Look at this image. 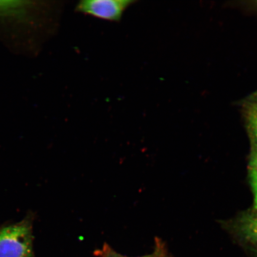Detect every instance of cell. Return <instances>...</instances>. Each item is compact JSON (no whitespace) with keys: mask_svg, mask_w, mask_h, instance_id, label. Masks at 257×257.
<instances>
[{"mask_svg":"<svg viewBox=\"0 0 257 257\" xmlns=\"http://www.w3.org/2000/svg\"><path fill=\"white\" fill-rule=\"evenodd\" d=\"M32 227L27 221L0 230V257H32Z\"/></svg>","mask_w":257,"mask_h":257,"instance_id":"cell-1","label":"cell"},{"mask_svg":"<svg viewBox=\"0 0 257 257\" xmlns=\"http://www.w3.org/2000/svg\"><path fill=\"white\" fill-rule=\"evenodd\" d=\"M137 2L135 0H82L75 11L106 21L118 22L124 12Z\"/></svg>","mask_w":257,"mask_h":257,"instance_id":"cell-2","label":"cell"},{"mask_svg":"<svg viewBox=\"0 0 257 257\" xmlns=\"http://www.w3.org/2000/svg\"><path fill=\"white\" fill-rule=\"evenodd\" d=\"M238 228L244 238L257 242V208L243 215L239 221Z\"/></svg>","mask_w":257,"mask_h":257,"instance_id":"cell-3","label":"cell"},{"mask_svg":"<svg viewBox=\"0 0 257 257\" xmlns=\"http://www.w3.org/2000/svg\"><path fill=\"white\" fill-rule=\"evenodd\" d=\"M26 1H0V16L18 18L25 16L32 6Z\"/></svg>","mask_w":257,"mask_h":257,"instance_id":"cell-4","label":"cell"},{"mask_svg":"<svg viewBox=\"0 0 257 257\" xmlns=\"http://www.w3.org/2000/svg\"><path fill=\"white\" fill-rule=\"evenodd\" d=\"M249 173L253 194V206L257 208V146L254 144L249 161Z\"/></svg>","mask_w":257,"mask_h":257,"instance_id":"cell-5","label":"cell"},{"mask_svg":"<svg viewBox=\"0 0 257 257\" xmlns=\"http://www.w3.org/2000/svg\"><path fill=\"white\" fill-rule=\"evenodd\" d=\"M247 124L253 144L257 146V104L251 102L246 108Z\"/></svg>","mask_w":257,"mask_h":257,"instance_id":"cell-6","label":"cell"},{"mask_svg":"<svg viewBox=\"0 0 257 257\" xmlns=\"http://www.w3.org/2000/svg\"><path fill=\"white\" fill-rule=\"evenodd\" d=\"M255 99L254 101L253 102H255V103L257 104V92L256 93L255 95H254Z\"/></svg>","mask_w":257,"mask_h":257,"instance_id":"cell-7","label":"cell"},{"mask_svg":"<svg viewBox=\"0 0 257 257\" xmlns=\"http://www.w3.org/2000/svg\"><path fill=\"white\" fill-rule=\"evenodd\" d=\"M256 3H257V2H256Z\"/></svg>","mask_w":257,"mask_h":257,"instance_id":"cell-8","label":"cell"}]
</instances>
